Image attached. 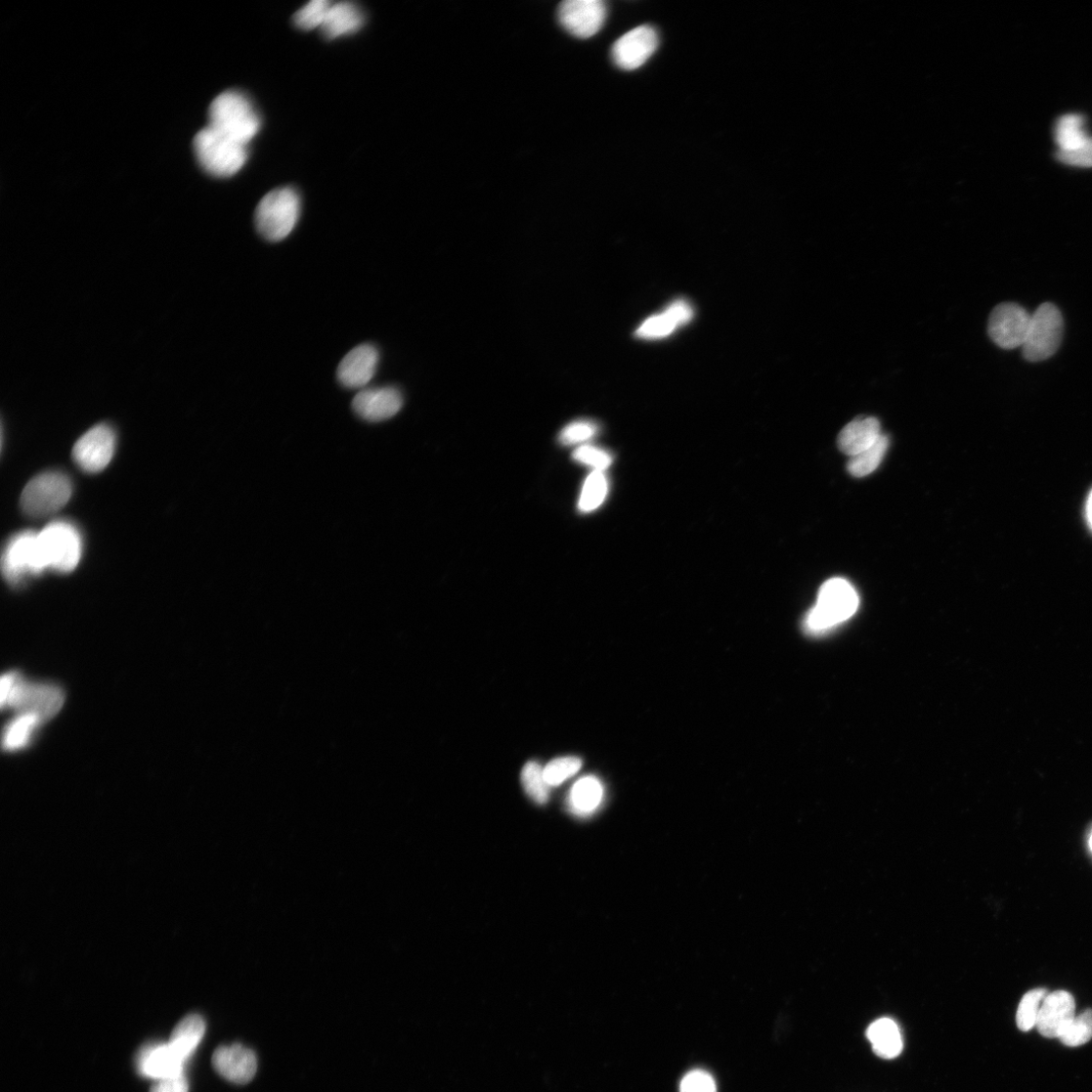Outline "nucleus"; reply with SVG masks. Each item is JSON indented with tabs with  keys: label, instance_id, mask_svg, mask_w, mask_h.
Wrapping results in <instances>:
<instances>
[{
	"label": "nucleus",
	"instance_id": "bb28decb",
	"mask_svg": "<svg viewBox=\"0 0 1092 1092\" xmlns=\"http://www.w3.org/2000/svg\"><path fill=\"white\" fill-rule=\"evenodd\" d=\"M42 723L37 715L19 714L6 728L4 735L5 749L16 751L24 748L31 739L34 730Z\"/></svg>",
	"mask_w": 1092,
	"mask_h": 1092
},
{
	"label": "nucleus",
	"instance_id": "9b49d317",
	"mask_svg": "<svg viewBox=\"0 0 1092 1092\" xmlns=\"http://www.w3.org/2000/svg\"><path fill=\"white\" fill-rule=\"evenodd\" d=\"M115 449V431L107 424H100L80 437L74 446L72 457L81 469L99 472L109 465Z\"/></svg>",
	"mask_w": 1092,
	"mask_h": 1092
},
{
	"label": "nucleus",
	"instance_id": "4be33fe9",
	"mask_svg": "<svg viewBox=\"0 0 1092 1092\" xmlns=\"http://www.w3.org/2000/svg\"><path fill=\"white\" fill-rule=\"evenodd\" d=\"M692 309L685 301H677L665 314L648 319L638 330L641 338H659L670 334L678 325L687 323L692 317Z\"/></svg>",
	"mask_w": 1092,
	"mask_h": 1092
},
{
	"label": "nucleus",
	"instance_id": "0eeeda50",
	"mask_svg": "<svg viewBox=\"0 0 1092 1092\" xmlns=\"http://www.w3.org/2000/svg\"><path fill=\"white\" fill-rule=\"evenodd\" d=\"M72 495L70 478L60 471H46L30 480L21 496V508L31 518H43L63 508Z\"/></svg>",
	"mask_w": 1092,
	"mask_h": 1092
},
{
	"label": "nucleus",
	"instance_id": "72a5a7b5",
	"mask_svg": "<svg viewBox=\"0 0 1092 1092\" xmlns=\"http://www.w3.org/2000/svg\"><path fill=\"white\" fill-rule=\"evenodd\" d=\"M581 767L582 760L577 757L555 759L545 768L546 781L548 786H557L578 773Z\"/></svg>",
	"mask_w": 1092,
	"mask_h": 1092
},
{
	"label": "nucleus",
	"instance_id": "423d86ee",
	"mask_svg": "<svg viewBox=\"0 0 1092 1092\" xmlns=\"http://www.w3.org/2000/svg\"><path fill=\"white\" fill-rule=\"evenodd\" d=\"M40 553L46 570L70 573L82 554L80 533L68 521H54L38 533Z\"/></svg>",
	"mask_w": 1092,
	"mask_h": 1092
},
{
	"label": "nucleus",
	"instance_id": "6e6552de",
	"mask_svg": "<svg viewBox=\"0 0 1092 1092\" xmlns=\"http://www.w3.org/2000/svg\"><path fill=\"white\" fill-rule=\"evenodd\" d=\"M1064 333V320L1060 310L1052 302H1044L1035 311L1027 339L1023 345L1024 359L1040 363L1051 359L1058 352Z\"/></svg>",
	"mask_w": 1092,
	"mask_h": 1092
},
{
	"label": "nucleus",
	"instance_id": "dca6fc26",
	"mask_svg": "<svg viewBox=\"0 0 1092 1092\" xmlns=\"http://www.w3.org/2000/svg\"><path fill=\"white\" fill-rule=\"evenodd\" d=\"M1075 1016V1000L1072 994L1057 990L1047 994L1043 1000L1036 1028L1045 1038L1059 1039Z\"/></svg>",
	"mask_w": 1092,
	"mask_h": 1092
},
{
	"label": "nucleus",
	"instance_id": "b1692460",
	"mask_svg": "<svg viewBox=\"0 0 1092 1092\" xmlns=\"http://www.w3.org/2000/svg\"><path fill=\"white\" fill-rule=\"evenodd\" d=\"M602 798L603 789L599 780L586 777L573 786L567 803L574 814L586 816L598 808Z\"/></svg>",
	"mask_w": 1092,
	"mask_h": 1092
},
{
	"label": "nucleus",
	"instance_id": "a211bd4d",
	"mask_svg": "<svg viewBox=\"0 0 1092 1092\" xmlns=\"http://www.w3.org/2000/svg\"><path fill=\"white\" fill-rule=\"evenodd\" d=\"M211 1062L218 1074L237 1084L248 1083L257 1071L254 1052L239 1044L217 1048Z\"/></svg>",
	"mask_w": 1092,
	"mask_h": 1092
},
{
	"label": "nucleus",
	"instance_id": "4c0bfd02",
	"mask_svg": "<svg viewBox=\"0 0 1092 1092\" xmlns=\"http://www.w3.org/2000/svg\"><path fill=\"white\" fill-rule=\"evenodd\" d=\"M150 1092H189V1084L184 1074L157 1080Z\"/></svg>",
	"mask_w": 1092,
	"mask_h": 1092
},
{
	"label": "nucleus",
	"instance_id": "c756f323",
	"mask_svg": "<svg viewBox=\"0 0 1092 1092\" xmlns=\"http://www.w3.org/2000/svg\"><path fill=\"white\" fill-rule=\"evenodd\" d=\"M1047 994L1046 989L1037 988L1027 992L1022 998L1017 1012V1025L1022 1032H1029L1036 1028L1042 1003Z\"/></svg>",
	"mask_w": 1092,
	"mask_h": 1092
},
{
	"label": "nucleus",
	"instance_id": "412c9836",
	"mask_svg": "<svg viewBox=\"0 0 1092 1092\" xmlns=\"http://www.w3.org/2000/svg\"><path fill=\"white\" fill-rule=\"evenodd\" d=\"M873 1050L882 1058L893 1059L902 1051V1038L896 1023L890 1019L874 1022L867 1031Z\"/></svg>",
	"mask_w": 1092,
	"mask_h": 1092
},
{
	"label": "nucleus",
	"instance_id": "2eb2a0df",
	"mask_svg": "<svg viewBox=\"0 0 1092 1092\" xmlns=\"http://www.w3.org/2000/svg\"><path fill=\"white\" fill-rule=\"evenodd\" d=\"M379 353L372 344H362L348 353L337 370L339 382L347 388L365 387L375 377Z\"/></svg>",
	"mask_w": 1092,
	"mask_h": 1092
},
{
	"label": "nucleus",
	"instance_id": "c9c22d12",
	"mask_svg": "<svg viewBox=\"0 0 1092 1092\" xmlns=\"http://www.w3.org/2000/svg\"><path fill=\"white\" fill-rule=\"evenodd\" d=\"M714 1077L704 1070H693L681 1081L680 1092H716Z\"/></svg>",
	"mask_w": 1092,
	"mask_h": 1092
},
{
	"label": "nucleus",
	"instance_id": "20e7f679",
	"mask_svg": "<svg viewBox=\"0 0 1092 1092\" xmlns=\"http://www.w3.org/2000/svg\"><path fill=\"white\" fill-rule=\"evenodd\" d=\"M858 606V594L848 581L829 580L820 588L817 603L809 611L806 629L815 633L833 629L852 618Z\"/></svg>",
	"mask_w": 1092,
	"mask_h": 1092
},
{
	"label": "nucleus",
	"instance_id": "a878e982",
	"mask_svg": "<svg viewBox=\"0 0 1092 1092\" xmlns=\"http://www.w3.org/2000/svg\"><path fill=\"white\" fill-rule=\"evenodd\" d=\"M888 446V437L882 434L871 448L851 458L848 462L849 472L856 477H863L876 470L882 463Z\"/></svg>",
	"mask_w": 1092,
	"mask_h": 1092
},
{
	"label": "nucleus",
	"instance_id": "c85d7f7f",
	"mask_svg": "<svg viewBox=\"0 0 1092 1092\" xmlns=\"http://www.w3.org/2000/svg\"><path fill=\"white\" fill-rule=\"evenodd\" d=\"M521 781L524 790L533 800L540 804L547 802L549 786L545 778V769L540 764L530 762L524 766Z\"/></svg>",
	"mask_w": 1092,
	"mask_h": 1092
},
{
	"label": "nucleus",
	"instance_id": "7c9ffc66",
	"mask_svg": "<svg viewBox=\"0 0 1092 1092\" xmlns=\"http://www.w3.org/2000/svg\"><path fill=\"white\" fill-rule=\"evenodd\" d=\"M332 4L329 0H313L295 13L294 25L302 31L321 28Z\"/></svg>",
	"mask_w": 1092,
	"mask_h": 1092
},
{
	"label": "nucleus",
	"instance_id": "aec40b11",
	"mask_svg": "<svg viewBox=\"0 0 1092 1092\" xmlns=\"http://www.w3.org/2000/svg\"><path fill=\"white\" fill-rule=\"evenodd\" d=\"M364 23V13L357 5L347 2L333 3L320 30L326 39L334 40L357 33Z\"/></svg>",
	"mask_w": 1092,
	"mask_h": 1092
},
{
	"label": "nucleus",
	"instance_id": "1a4fd4ad",
	"mask_svg": "<svg viewBox=\"0 0 1092 1092\" xmlns=\"http://www.w3.org/2000/svg\"><path fill=\"white\" fill-rule=\"evenodd\" d=\"M2 570L7 582L19 586L26 579L46 570L38 544V533L22 532L7 544L2 557Z\"/></svg>",
	"mask_w": 1092,
	"mask_h": 1092
},
{
	"label": "nucleus",
	"instance_id": "f257e3e1",
	"mask_svg": "<svg viewBox=\"0 0 1092 1092\" xmlns=\"http://www.w3.org/2000/svg\"><path fill=\"white\" fill-rule=\"evenodd\" d=\"M0 703L3 709H13L19 714H34L45 722L62 709L64 693L57 686L29 683L18 674L10 673L0 683Z\"/></svg>",
	"mask_w": 1092,
	"mask_h": 1092
},
{
	"label": "nucleus",
	"instance_id": "9d476101",
	"mask_svg": "<svg viewBox=\"0 0 1092 1092\" xmlns=\"http://www.w3.org/2000/svg\"><path fill=\"white\" fill-rule=\"evenodd\" d=\"M1032 315L1016 302H1002L993 309L988 320V335L1006 351L1023 347L1028 336Z\"/></svg>",
	"mask_w": 1092,
	"mask_h": 1092
},
{
	"label": "nucleus",
	"instance_id": "f8f14e48",
	"mask_svg": "<svg viewBox=\"0 0 1092 1092\" xmlns=\"http://www.w3.org/2000/svg\"><path fill=\"white\" fill-rule=\"evenodd\" d=\"M606 5L601 0H565L558 8L561 27L580 39H589L604 26Z\"/></svg>",
	"mask_w": 1092,
	"mask_h": 1092
},
{
	"label": "nucleus",
	"instance_id": "6ab92c4d",
	"mask_svg": "<svg viewBox=\"0 0 1092 1092\" xmlns=\"http://www.w3.org/2000/svg\"><path fill=\"white\" fill-rule=\"evenodd\" d=\"M882 435L879 419L874 417L855 419L842 429L838 437V447L841 452L852 458L871 448Z\"/></svg>",
	"mask_w": 1092,
	"mask_h": 1092
},
{
	"label": "nucleus",
	"instance_id": "f03ea898",
	"mask_svg": "<svg viewBox=\"0 0 1092 1092\" xmlns=\"http://www.w3.org/2000/svg\"><path fill=\"white\" fill-rule=\"evenodd\" d=\"M209 126L224 136L248 146L256 137L261 120L250 100L239 92H225L210 104Z\"/></svg>",
	"mask_w": 1092,
	"mask_h": 1092
},
{
	"label": "nucleus",
	"instance_id": "5701e85b",
	"mask_svg": "<svg viewBox=\"0 0 1092 1092\" xmlns=\"http://www.w3.org/2000/svg\"><path fill=\"white\" fill-rule=\"evenodd\" d=\"M206 1024L199 1015H190L174 1028L169 1044L186 1061L204 1038Z\"/></svg>",
	"mask_w": 1092,
	"mask_h": 1092
},
{
	"label": "nucleus",
	"instance_id": "f704fd0d",
	"mask_svg": "<svg viewBox=\"0 0 1092 1092\" xmlns=\"http://www.w3.org/2000/svg\"><path fill=\"white\" fill-rule=\"evenodd\" d=\"M573 458L576 462L600 471L613 463V458L608 453L592 446L580 447L574 452Z\"/></svg>",
	"mask_w": 1092,
	"mask_h": 1092
},
{
	"label": "nucleus",
	"instance_id": "7ed1b4c3",
	"mask_svg": "<svg viewBox=\"0 0 1092 1092\" xmlns=\"http://www.w3.org/2000/svg\"><path fill=\"white\" fill-rule=\"evenodd\" d=\"M299 214L298 194L292 188H281L262 198L255 210L254 222L262 237L280 242L294 231Z\"/></svg>",
	"mask_w": 1092,
	"mask_h": 1092
},
{
	"label": "nucleus",
	"instance_id": "39448f33",
	"mask_svg": "<svg viewBox=\"0 0 1092 1092\" xmlns=\"http://www.w3.org/2000/svg\"><path fill=\"white\" fill-rule=\"evenodd\" d=\"M194 147L200 164L216 178L233 177L248 159V146L216 132L209 126L197 134Z\"/></svg>",
	"mask_w": 1092,
	"mask_h": 1092
},
{
	"label": "nucleus",
	"instance_id": "4468645a",
	"mask_svg": "<svg viewBox=\"0 0 1092 1092\" xmlns=\"http://www.w3.org/2000/svg\"><path fill=\"white\" fill-rule=\"evenodd\" d=\"M403 403L402 392L397 387L381 386L360 391L353 402V408L362 419L379 422L397 415Z\"/></svg>",
	"mask_w": 1092,
	"mask_h": 1092
},
{
	"label": "nucleus",
	"instance_id": "58836bf2",
	"mask_svg": "<svg viewBox=\"0 0 1092 1092\" xmlns=\"http://www.w3.org/2000/svg\"><path fill=\"white\" fill-rule=\"evenodd\" d=\"M1086 513H1087L1088 522H1089L1090 527L1092 529V492L1089 495V498H1088V501H1087Z\"/></svg>",
	"mask_w": 1092,
	"mask_h": 1092
},
{
	"label": "nucleus",
	"instance_id": "473e14b6",
	"mask_svg": "<svg viewBox=\"0 0 1092 1092\" xmlns=\"http://www.w3.org/2000/svg\"><path fill=\"white\" fill-rule=\"evenodd\" d=\"M597 432L598 426L592 421H574L560 431L558 441L565 447L583 445L591 441Z\"/></svg>",
	"mask_w": 1092,
	"mask_h": 1092
},
{
	"label": "nucleus",
	"instance_id": "e433bc0d",
	"mask_svg": "<svg viewBox=\"0 0 1092 1092\" xmlns=\"http://www.w3.org/2000/svg\"><path fill=\"white\" fill-rule=\"evenodd\" d=\"M1058 160L1064 164L1076 167H1092V137L1078 149L1070 152L1057 151Z\"/></svg>",
	"mask_w": 1092,
	"mask_h": 1092
},
{
	"label": "nucleus",
	"instance_id": "cd10ccee",
	"mask_svg": "<svg viewBox=\"0 0 1092 1092\" xmlns=\"http://www.w3.org/2000/svg\"><path fill=\"white\" fill-rule=\"evenodd\" d=\"M608 492L607 478L603 471L594 470L585 480L579 499V509L584 513L592 512L604 502Z\"/></svg>",
	"mask_w": 1092,
	"mask_h": 1092
},
{
	"label": "nucleus",
	"instance_id": "ea45409f",
	"mask_svg": "<svg viewBox=\"0 0 1092 1092\" xmlns=\"http://www.w3.org/2000/svg\"><path fill=\"white\" fill-rule=\"evenodd\" d=\"M1089 847H1090V850L1092 851V834H1091L1090 839H1089Z\"/></svg>",
	"mask_w": 1092,
	"mask_h": 1092
},
{
	"label": "nucleus",
	"instance_id": "2f4dec72",
	"mask_svg": "<svg viewBox=\"0 0 1092 1092\" xmlns=\"http://www.w3.org/2000/svg\"><path fill=\"white\" fill-rule=\"evenodd\" d=\"M1059 1039L1065 1046L1072 1048L1089 1042L1092 1039V1010H1087L1079 1016H1075Z\"/></svg>",
	"mask_w": 1092,
	"mask_h": 1092
},
{
	"label": "nucleus",
	"instance_id": "393cba45",
	"mask_svg": "<svg viewBox=\"0 0 1092 1092\" xmlns=\"http://www.w3.org/2000/svg\"><path fill=\"white\" fill-rule=\"evenodd\" d=\"M1084 124V118L1077 114L1062 116L1057 121L1054 137L1059 152L1076 150L1087 142L1090 137L1086 133Z\"/></svg>",
	"mask_w": 1092,
	"mask_h": 1092
},
{
	"label": "nucleus",
	"instance_id": "f3484780",
	"mask_svg": "<svg viewBox=\"0 0 1092 1092\" xmlns=\"http://www.w3.org/2000/svg\"><path fill=\"white\" fill-rule=\"evenodd\" d=\"M136 1062L141 1075L157 1081L184 1074L187 1061L169 1043H159L143 1047Z\"/></svg>",
	"mask_w": 1092,
	"mask_h": 1092
},
{
	"label": "nucleus",
	"instance_id": "ddd939ff",
	"mask_svg": "<svg viewBox=\"0 0 1092 1092\" xmlns=\"http://www.w3.org/2000/svg\"><path fill=\"white\" fill-rule=\"evenodd\" d=\"M659 46V36L649 26L637 27L620 38L613 48L618 67L631 71L641 67Z\"/></svg>",
	"mask_w": 1092,
	"mask_h": 1092
}]
</instances>
